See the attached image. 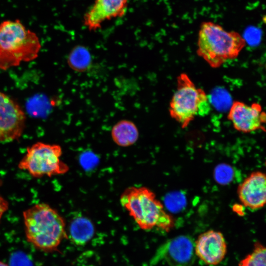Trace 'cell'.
<instances>
[{
	"label": "cell",
	"mask_w": 266,
	"mask_h": 266,
	"mask_svg": "<svg viewBox=\"0 0 266 266\" xmlns=\"http://www.w3.org/2000/svg\"><path fill=\"white\" fill-rule=\"evenodd\" d=\"M23 218L27 240L40 250H56L62 240L68 238L64 218L46 203L25 210Z\"/></svg>",
	"instance_id": "6da1fadb"
},
{
	"label": "cell",
	"mask_w": 266,
	"mask_h": 266,
	"mask_svg": "<svg viewBox=\"0 0 266 266\" xmlns=\"http://www.w3.org/2000/svg\"><path fill=\"white\" fill-rule=\"evenodd\" d=\"M120 203L142 230L155 228L168 232L174 225L172 217L167 213L155 194L145 186H131L120 196Z\"/></svg>",
	"instance_id": "7a4b0ae2"
},
{
	"label": "cell",
	"mask_w": 266,
	"mask_h": 266,
	"mask_svg": "<svg viewBox=\"0 0 266 266\" xmlns=\"http://www.w3.org/2000/svg\"><path fill=\"white\" fill-rule=\"evenodd\" d=\"M41 48L37 34L19 19L0 23V69L5 70L34 60Z\"/></svg>",
	"instance_id": "3957f363"
},
{
	"label": "cell",
	"mask_w": 266,
	"mask_h": 266,
	"mask_svg": "<svg viewBox=\"0 0 266 266\" xmlns=\"http://www.w3.org/2000/svg\"><path fill=\"white\" fill-rule=\"evenodd\" d=\"M246 41L238 33L226 31L212 22L201 23L198 39V55L212 68H218L238 57Z\"/></svg>",
	"instance_id": "277c9868"
},
{
	"label": "cell",
	"mask_w": 266,
	"mask_h": 266,
	"mask_svg": "<svg viewBox=\"0 0 266 266\" xmlns=\"http://www.w3.org/2000/svg\"><path fill=\"white\" fill-rule=\"evenodd\" d=\"M209 102L204 91L197 88L188 74L182 73L177 77L176 90L169 102V115L184 129L196 116L209 112Z\"/></svg>",
	"instance_id": "5b68a950"
},
{
	"label": "cell",
	"mask_w": 266,
	"mask_h": 266,
	"mask_svg": "<svg viewBox=\"0 0 266 266\" xmlns=\"http://www.w3.org/2000/svg\"><path fill=\"white\" fill-rule=\"evenodd\" d=\"M62 154V147L58 144L37 142L27 148L18 167L35 178L64 174L69 167L61 159Z\"/></svg>",
	"instance_id": "8992f818"
},
{
	"label": "cell",
	"mask_w": 266,
	"mask_h": 266,
	"mask_svg": "<svg viewBox=\"0 0 266 266\" xmlns=\"http://www.w3.org/2000/svg\"><path fill=\"white\" fill-rule=\"evenodd\" d=\"M194 244L189 236L180 235L165 242L157 249L151 262L155 265L162 261L169 266H191L195 260Z\"/></svg>",
	"instance_id": "52a82bcc"
},
{
	"label": "cell",
	"mask_w": 266,
	"mask_h": 266,
	"mask_svg": "<svg viewBox=\"0 0 266 266\" xmlns=\"http://www.w3.org/2000/svg\"><path fill=\"white\" fill-rule=\"evenodd\" d=\"M25 124V114L20 105L0 91V141L11 142L19 138Z\"/></svg>",
	"instance_id": "ba28073f"
},
{
	"label": "cell",
	"mask_w": 266,
	"mask_h": 266,
	"mask_svg": "<svg viewBox=\"0 0 266 266\" xmlns=\"http://www.w3.org/2000/svg\"><path fill=\"white\" fill-rule=\"evenodd\" d=\"M228 119L233 128L240 132L266 131V114L259 103L248 105L242 101H234L229 110Z\"/></svg>",
	"instance_id": "9c48e42d"
},
{
	"label": "cell",
	"mask_w": 266,
	"mask_h": 266,
	"mask_svg": "<svg viewBox=\"0 0 266 266\" xmlns=\"http://www.w3.org/2000/svg\"><path fill=\"white\" fill-rule=\"evenodd\" d=\"M194 250L196 256L204 263L216 266L224 259L227 245L221 232L210 230L198 236L194 244Z\"/></svg>",
	"instance_id": "30bf717a"
},
{
	"label": "cell",
	"mask_w": 266,
	"mask_h": 266,
	"mask_svg": "<svg viewBox=\"0 0 266 266\" xmlns=\"http://www.w3.org/2000/svg\"><path fill=\"white\" fill-rule=\"evenodd\" d=\"M239 200L245 207L257 210L264 207L266 201V177L257 171L251 173L238 186Z\"/></svg>",
	"instance_id": "8fae6325"
},
{
	"label": "cell",
	"mask_w": 266,
	"mask_h": 266,
	"mask_svg": "<svg viewBox=\"0 0 266 266\" xmlns=\"http://www.w3.org/2000/svg\"><path fill=\"white\" fill-rule=\"evenodd\" d=\"M128 0H96L85 14L84 23L90 31H95L105 21L122 17L126 13Z\"/></svg>",
	"instance_id": "7c38bea8"
},
{
	"label": "cell",
	"mask_w": 266,
	"mask_h": 266,
	"mask_svg": "<svg viewBox=\"0 0 266 266\" xmlns=\"http://www.w3.org/2000/svg\"><path fill=\"white\" fill-rule=\"evenodd\" d=\"M68 231L67 237L74 244L84 245L93 237L95 227L89 218L77 214L71 219Z\"/></svg>",
	"instance_id": "4fadbf2b"
},
{
	"label": "cell",
	"mask_w": 266,
	"mask_h": 266,
	"mask_svg": "<svg viewBox=\"0 0 266 266\" xmlns=\"http://www.w3.org/2000/svg\"><path fill=\"white\" fill-rule=\"evenodd\" d=\"M111 136L113 142L118 146L126 147L133 145L137 141L139 131L133 121L123 119L113 126Z\"/></svg>",
	"instance_id": "5bb4252c"
},
{
	"label": "cell",
	"mask_w": 266,
	"mask_h": 266,
	"mask_svg": "<svg viewBox=\"0 0 266 266\" xmlns=\"http://www.w3.org/2000/svg\"><path fill=\"white\" fill-rule=\"evenodd\" d=\"M69 67L77 72H85L92 64V58L89 51L84 46L74 47L70 52L67 59Z\"/></svg>",
	"instance_id": "9a60e30c"
},
{
	"label": "cell",
	"mask_w": 266,
	"mask_h": 266,
	"mask_svg": "<svg viewBox=\"0 0 266 266\" xmlns=\"http://www.w3.org/2000/svg\"><path fill=\"white\" fill-rule=\"evenodd\" d=\"M266 253L265 247L257 241L252 252L239 262L238 266H266Z\"/></svg>",
	"instance_id": "2e32d148"
},
{
	"label": "cell",
	"mask_w": 266,
	"mask_h": 266,
	"mask_svg": "<svg viewBox=\"0 0 266 266\" xmlns=\"http://www.w3.org/2000/svg\"><path fill=\"white\" fill-rule=\"evenodd\" d=\"M233 170L231 166L223 164L216 167L214 177L218 183L225 185L233 180Z\"/></svg>",
	"instance_id": "e0dca14e"
},
{
	"label": "cell",
	"mask_w": 266,
	"mask_h": 266,
	"mask_svg": "<svg viewBox=\"0 0 266 266\" xmlns=\"http://www.w3.org/2000/svg\"><path fill=\"white\" fill-rule=\"evenodd\" d=\"M185 200L182 195L174 193L168 195L166 198L165 203L167 207L172 211H177L184 205Z\"/></svg>",
	"instance_id": "ac0fdd59"
},
{
	"label": "cell",
	"mask_w": 266,
	"mask_h": 266,
	"mask_svg": "<svg viewBox=\"0 0 266 266\" xmlns=\"http://www.w3.org/2000/svg\"><path fill=\"white\" fill-rule=\"evenodd\" d=\"M80 162L85 168L93 167L97 163V157L92 153L86 152L81 156Z\"/></svg>",
	"instance_id": "d6986e66"
},
{
	"label": "cell",
	"mask_w": 266,
	"mask_h": 266,
	"mask_svg": "<svg viewBox=\"0 0 266 266\" xmlns=\"http://www.w3.org/2000/svg\"><path fill=\"white\" fill-rule=\"evenodd\" d=\"M1 185V181L0 180V186ZM9 203L0 195V221L4 213L8 209Z\"/></svg>",
	"instance_id": "ffe728a7"
},
{
	"label": "cell",
	"mask_w": 266,
	"mask_h": 266,
	"mask_svg": "<svg viewBox=\"0 0 266 266\" xmlns=\"http://www.w3.org/2000/svg\"><path fill=\"white\" fill-rule=\"evenodd\" d=\"M0 266H8L7 264L0 261Z\"/></svg>",
	"instance_id": "44dd1931"
}]
</instances>
